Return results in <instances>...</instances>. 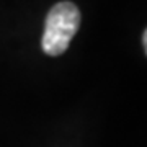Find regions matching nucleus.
Wrapping results in <instances>:
<instances>
[{
	"label": "nucleus",
	"mask_w": 147,
	"mask_h": 147,
	"mask_svg": "<svg viewBox=\"0 0 147 147\" xmlns=\"http://www.w3.org/2000/svg\"><path fill=\"white\" fill-rule=\"evenodd\" d=\"M80 25V11L70 2H61L49 10L42 34V51L47 56H61L67 51Z\"/></svg>",
	"instance_id": "f257e3e1"
},
{
	"label": "nucleus",
	"mask_w": 147,
	"mask_h": 147,
	"mask_svg": "<svg viewBox=\"0 0 147 147\" xmlns=\"http://www.w3.org/2000/svg\"><path fill=\"white\" fill-rule=\"evenodd\" d=\"M142 42H144V49H147V33L146 31L142 34Z\"/></svg>",
	"instance_id": "f03ea898"
}]
</instances>
